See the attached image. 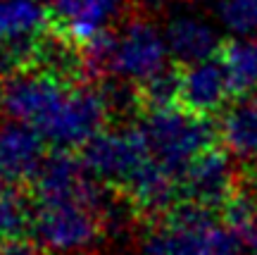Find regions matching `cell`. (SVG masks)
I'll return each instance as SVG.
<instances>
[{
    "label": "cell",
    "instance_id": "6da1fadb",
    "mask_svg": "<svg viewBox=\"0 0 257 255\" xmlns=\"http://www.w3.org/2000/svg\"><path fill=\"white\" fill-rule=\"evenodd\" d=\"M138 127L153 157L167 164L181 179L186 167L212 146H219V122H212L210 115H198L184 105L146 110Z\"/></svg>",
    "mask_w": 257,
    "mask_h": 255
},
{
    "label": "cell",
    "instance_id": "7a4b0ae2",
    "mask_svg": "<svg viewBox=\"0 0 257 255\" xmlns=\"http://www.w3.org/2000/svg\"><path fill=\"white\" fill-rule=\"evenodd\" d=\"M72 86V81L34 64L8 69L0 79V115L41 131L60 110Z\"/></svg>",
    "mask_w": 257,
    "mask_h": 255
},
{
    "label": "cell",
    "instance_id": "3957f363",
    "mask_svg": "<svg viewBox=\"0 0 257 255\" xmlns=\"http://www.w3.org/2000/svg\"><path fill=\"white\" fill-rule=\"evenodd\" d=\"M105 234V219L83 201L34 203L31 236L55 255H79L91 250Z\"/></svg>",
    "mask_w": 257,
    "mask_h": 255
},
{
    "label": "cell",
    "instance_id": "277c9868",
    "mask_svg": "<svg viewBox=\"0 0 257 255\" xmlns=\"http://www.w3.org/2000/svg\"><path fill=\"white\" fill-rule=\"evenodd\" d=\"M214 212L198 203L179 201L155 217V224L141 236V255H210L221 224Z\"/></svg>",
    "mask_w": 257,
    "mask_h": 255
},
{
    "label": "cell",
    "instance_id": "5b68a950",
    "mask_svg": "<svg viewBox=\"0 0 257 255\" xmlns=\"http://www.w3.org/2000/svg\"><path fill=\"white\" fill-rule=\"evenodd\" d=\"M172 62L165 31L146 17H131L114 29L107 76L141 86Z\"/></svg>",
    "mask_w": 257,
    "mask_h": 255
},
{
    "label": "cell",
    "instance_id": "8992f818",
    "mask_svg": "<svg viewBox=\"0 0 257 255\" xmlns=\"http://www.w3.org/2000/svg\"><path fill=\"white\" fill-rule=\"evenodd\" d=\"M110 105L100 86L91 81L74 83L41 136L53 150H81L107 124Z\"/></svg>",
    "mask_w": 257,
    "mask_h": 255
},
{
    "label": "cell",
    "instance_id": "52a82bcc",
    "mask_svg": "<svg viewBox=\"0 0 257 255\" xmlns=\"http://www.w3.org/2000/svg\"><path fill=\"white\" fill-rule=\"evenodd\" d=\"M150 148L143 129L134 127H105L79 150L86 169L119 191L126 179L150 157Z\"/></svg>",
    "mask_w": 257,
    "mask_h": 255
},
{
    "label": "cell",
    "instance_id": "ba28073f",
    "mask_svg": "<svg viewBox=\"0 0 257 255\" xmlns=\"http://www.w3.org/2000/svg\"><path fill=\"white\" fill-rule=\"evenodd\" d=\"M50 29V12L43 0H0V67L8 72L27 67L38 38Z\"/></svg>",
    "mask_w": 257,
    "mask_h": 255
},
{
    "label": "cell",
    "instance_id": "9c48e42d",
    "mask_svg": "<svg viewBox=\"0 0 257 255\" xmlns=\"http://www.w3.org/2000/svg\"><path fill=\"white\" fill-rule=\"evenodd\" d=\"M233 155L226 148L212 146L202 150L181 174V201H191L210 210H224L238 191V172Z\"/></svg>",
    "mask_w": 257,
    "mask_h": 255
},
{
    "label": "cell",
    "instance_id": "30bf717a",
    "mask_svg": "<svg viewBox=\"0 0 257 255\" xmlns=\"http://www.w3.org/2000/svg\"><path fill=\"white\" fill-rule=\"evenodd\" d=\"M50 29L76 46L112 27L121 17L126 0H46Z\"/></svg>",
    "mask_w": 257,
    "mask_h": 255
},
{
    "label": "cell",
    "instance_id": "8fae6325",
    "mask_svg": "<svg viewBox=\"0 0 257 255\" xmlns=\"http://www.w3.org/2000/svg\"><path fill=\"white\" fill-rule=\"evenodd\" d=\"M134 210L143 217H160L181 201V179L157 157H148L119 189Z\"/></svg>",
    "mask_w": 257,
    "mask_h": 255
},
{
    "label": "cell",
    "instance_id": "7c38bea8",
    "mask_svg": "<svg viewBox=\"0 0 257 255\" xmlns=\"http://www.w3.org/2000/svg\"><path fill=\"white\" fill-rule=\"evenodd\" d=\"M48 141L29 124L5 119L0 124V169L10 186H27L38 174Z\"/></svg>",
    "mask_w": 257,
    "mask_h": 255
},
{
    "label": "cell",
    "instance_id": "4fadbf2b",
    "mask_svg": "<svg viewBox=\"0 0 257 255\" xmlns=\"http://www.w3.org/2000/svg\"><path fill=\"white\" fill-rule=\"evenodd\" d=\"M233 98L226 69L219 55L202 62L181 64V96L179 105H184L198 115H217L226 108V101Z\"/></svg>",
    "mask_w": 257,
    "mask_h": 255
},
{
    "label": "cell",
    "instance_id": "5bb4252c",
    "mask_svg": "<svg viewBox=\"0 0 257 255\" xmlns=\"http://www.w3.org/2000/svg\"><path fill=\"white\" fill-rule=\"evenodd\" d=\"M162 31H165L167 46H169L172 62L176 64H193L217 57L224 46L219 31L205 17L193 15V12L172 15Z\"/></svg>",
    "mask_w": 257,
    "mask_h": 255
},
{
    "label": "cell",
    "instance_id": "9a60e30c",
    "mask_svg": "<svg viewBox=\"0 0 257 255\" xmlns=\"http://www.w3.org/2000/svg\"><path fill=\"white\" fill-rule=\"evenodd\" d=\"M219 136L236 160H257V91L236 96L221 110Z\"/></svg>",
    "mask_w": 257,
    "mask_h": 255
},
{
    "label": "cell",
    "instance_id": "2e32d148",
    "mask_svg": "<svg viewBox=\"0 0 257 255\" xmlns=\"http://www.w3.org/2000/svg\"><path fill=\"white\" fill-rule=\"evenodd\" d=\"M219 60L226 69L233 98L257 91V36H233L221 46Z\"/></svg>",
    "mask_w": 257,
    "mask_h": 255
},
{
    "label": "cell",
    "instance_id": "e0dca14e",
    "mask_svg": "<svg viewBox=\"0 0 257 255\" xmlns=\"http://www.w3.org/2000/svg\"><path fill=\"white\" fill-rule=\"evenodd\" d=\"M214 12L231 36H257V0H217Z\"/></svg>",
    "mask_w": 257,
    "mask_h": 255
},
{
    "label": "cell",
    "instance_id": "ac0fdd59",
    "mask_svg": "<svg viewBox=\"0 0 257 255\" xmlns=\"http://www.w3.org/2000/svg\"><path fill=\"white\" fill-rule=\"evenodd\" d=\"M0 255H38V248L27 238H12L0 243Z\"/></svg>",
    "mask_w": 257,
    "mask_h": 255
},
{
    "label": "cell",
    "instance_id": "d6986e66",
    "mask_svg": "<svg viewBox=\"0 0 257 255\" xmlns=\"http://www.w3.org/2000/svg\"><path fill=\"white\" fill-rule=\"evenodd\" d=\"M245 189H248L250 193H252V196H255L257 198V169L252 174H250V179H248V186H245Z\"/></svg>",
    "mask_w": 257,
    "mask_h": 255
},
{
    "label": "cell",
    "instance_id": "ffe728a7",
    "mask_svg": "<svg viewBox=\"0 0 257 255\" xmlns=\"http://www.w3.org/2000/svg\"><path fill=\"white\" fill-rule=\"evenodd\" d=\"M250 255H257V236L255 238H252V241H250Z\"/></svg>",
    "mask_w": 257,
    "mask_h": 255
},
{
    "label": "cell",
    "instance_id": "44dd1931",
    "mask_svg": "<svg viewBox=\"0 0 257 255\" xmlns=\"http://www.w3.org/2000/svg\"><path fill=\"white\" fill-rule=\"evenodd\" d=\"M38 255H46V253H38ZM53 255H55V253H53Z\"/></svg>",
    "mask_w": 257,
    "mask_h": 255
}]
</instances>
